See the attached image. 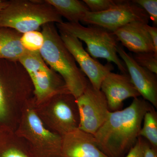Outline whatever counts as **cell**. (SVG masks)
Here are the masks:
<instances>
[{
  "mask_svg": "<svg viewBox=\"0 0 157 157\" xmlns=\"http://www.w3.org/2000/svg\"><path fill=\"white\" fill-rule=\"evenodd\" d=\"M152 105L143 98H134L123 109L109 111L94 135L97 145L108 157H125L139 137L144 117Z\"/></svg>",
  "mask_w": 157,
  "mask_h": 157,
  "instance_id": "6da1fadb",
  "label": "cell"
},
{
  "mask_svg": "<svg viewBox=\"0 0 157 157\" xmlns=\"http://www.w3.org/2000/svg\"><path fill=\"white\" fill-rule=\"evenodd\" d=\"M41 32L44 43L40 55L48 67L60 75L69 92L76 99L84 91L88 79L62 40L56 24L44 25Z\"/></svg>",
  "mask_w": 157,
  "mask_h": 157,
  "instance_id": "7a4b0ae2",
  "label": "cell"
},
{
  "mask_svg": "<svg viewBox=\"0 0 157 157\" xmlns=\"http://www.w3.org/2000/svg\"><path fill=\"white\" fill-rule=\"evenodd\" d=\"M62 22L61 16L45 0H11L0 12V27L21 34L40 31L46 24Z\"/></svg>",
  "mask_w": 157,
  "mask_h": 157,
  "instance_id": "3957f363",
  "label": "cell"
},
{
  "mask_svg": "<svg viewBox=\"0 0 157 157\" xmlns=\"http://www.w3.org/2000/svg\"><path fill=\"white\" fill-rule=\"evenodd\" d=\"M59 32L74 36L86 44V51L94 59L102 58L116 65L122 74H128L124 63L118 55L119 43L113 33L101 27H85L80 23L62 22L56 24Z\"/></svg>",
  "mask_w": 157,
  "mask_h": 157,
  "instance_id": "277c9868",
  "label": "cell"
},
{
  "mask_svg": "<svg viewBox=\"0 0 157 157\" xmlns=\"http://www.w3.org/2000/svg\"><path fill=\"white\" fill-rule=\"evenodd\" d=\"M18 61L29 77L37 105L45 104L59 94L70 93L63 78L48 67L39 52L27 51Z\"/></svg>",
  "mask_w": 157,
  "mask_h": 157,
  "instance_id": "5b68a950",
  "label": "cell"
},
{
  "mask_svg": "<svg viewBox=\"0 0 157 157\" xmlns=\"http://www.w3.org/2000/svg\"><path fill=\"white\" fill-rule=\"evenodd\" d=\"M33 91L28 74L18 61L0 59V126L8 121L9 104L15 97Z\"/></svg>",
  "mask_w": 157,
  "mask_h": 157,
  "instance_id": "8992f818",
  "label": "cell"
},
{
  "mask_svg": "<svg viewBox=\"0 0 157 157\" xmlns=\"http://www.w3.org/2000/svg\"><path fill=\"white\" fill-rule=\"evenodd\" d=\"M18 131L20 135L25 137L40 154L47 157H61L62 136L46 128L33 109H26Z\"/></svg>",
  "mask_w": 157,
  "mask_h": 157,
  "instance_id": "52a82bcc",
  "label": "cell"
},
{
  "mask_svg": "<svg viewBox=\"0 0 157 157\" xmlns=\"http://www.w3.org/2000/svg\"><path fill=\"white\" fill-rule=\"evenodd\" d=\"M76 102L79 113L78 128L94 135L110 111L104 93L94 87L89 81L84 91L76 98Z\"/></svg>",
  "mask_w": 157,
  "mask_h": 157,
  "instance_id": "ba28073f",
  "label": "cell"
},
{
  "mask_svg": "<svg viewBox=\"0 0 157 157\" xmlns=\"http://www.w3.org/2000/svg\"><path fill=\"white\" fill-rule=\"evenodd\" d=\"M149 17L142 8L132 1H125L111 9L99 13L89 11L82 23L101 27L114 33L130 23L141 21L148 24Z\"/></svg>",
  "mask_w": 157,
  "mask_h": 157,
  "instance_id": "9c48e42d",
  "label": "cell"
},
{
  "mask_svg": "<svg viewBox=\"0 0 157 157\" xmlns=\"http://www.w3.org/2000/svg\"><path fill=\"white\" fill-rule=\"evenodd\" d=\"M61 38L80 70L87 76L89 81L94 87L101 90L102 82L108 73L114 69L110 63L103 65L90 56L85 50L81 41L70 34L59 32Z\"/></svg>",
  "mask_w": 157,
  "mask_h": 157,
  "instance_id": "30bf717a",
  "label": "cell"
},
{
  "mask_svg": "<svg viewBox=\"0 0 157 157\" xmlns=\"http://www.w3.org/2000/svg\"><path fill=\"white\" fill-rule=\"evenodd\" d=\"M51 125L58 135L63 136L78 128L79 113L76 98L70 93L59 94L49 101Z\"/></svg>",
  "mask_w": 157,
  "mask_h": 157,
  "instance_id": "8fae6325",
  "label": "cell"
},
{
  "mask_svg": "<svg viewBox=\"0 0 157 157\" xmlns=\"http://www.w3.org/2000/svg\"><path fill=\"white\" fill-rule=\"evenodd\" d=\"M117 52L124 63L132 83L140 95L157 108V75L138 65L133 55L127 52L120 44L118 45Z\"/></svg>",
  "mask_w": 157,
  "mask_h": 157,
  "instance_id": "7c38bea8",
  "label": "cell"
},
{
  "mask_svg": "<svg viewBox=\"0 0 157 157\" xmlns=\"http://www.w3.org/2000/svg\"><path fill=\"white\" fill-rule=\"evenodd\" d=\"M101 90L106 98L109 110L112 112L121 110L127 99L140 96L128 74L110 72L102 82Z\"/></svg>",
  "mask_w": 157,
  "mask_h": 157,
  "instance_id": "4fadbf2b",
  "label": "cell"
},
{
  "mask_svg": "<svg viewBox=\"0 0 157 157\" xmlns=\"http://www.w3.org/2000/svg\"><path fill=\"white\" fill-rule=\"evenodd\" d=\"M61 157H108L98 147L94 135L78 128L62 136Z\"/></svg>",
  "mask_w": 157,
  "mask_h": 157,
  "instance_id": "5bb4252c",
  "label": "cell"
},
{
  "mask_svg": "<svg viewBox=\"0 0 157 157\" xmlns=\"http://www.w3.org/2000/svg\"><path fill=\"white\" fill-rule=\"evenodd\" d=\"M141 21H134L128 24L113 33L123 46L135 53L154 52L155 50L146 25Z\"/></svg>",
  "mask_w": 157,
  "mask_h": 157,
  "instance_id": "9a60e30c",
  "label": "cell"
},
{
  "mask_svg": "<svg viewBox=\"0 0 157 157\" xmlns=\"http://www.w3.org/2000/svg\"><path fill=\"white\" fill-rule=\"evenodd\" d=\"M22 35L14 29L0 27V59L19 61L27 51L21 41Z\"/></svg>",
  "mask_w": 157,
  "mask_h": 157,
  "instance_id": "2e32d148",
  "label": "cell"
},
{
  "mask_svg": "<svg viewBox=\"0 0 157 157\" xmlns=\"http://www.w3.org/2000/svg\"><path fill=\"white\" fill-rule=\"evenodd\" d=\"M61 17L71 23H80L90 11L83 1L79 0H45Z\"/></svg>",
  "mask_w": 157,
  "mask_h": 157,
  "instance_id": "e0dca14e",
  "label": "cell"
},
{
  "mask_svg": "<svg viewBox=\"0 0 157 157\" xmlns=\"http://www.w3.org/2000/svg\"><path fill=\"white\" fill-rule=\"evenodd\" d=\"M143 122L139 137L147 140L152 146L157 149V113L153 106L144 114Z\"/></svg>",
  "mask_w": 157,
  "mask_h": 157,
  "instance_id": "ac0fdd59",
  "label": "cell"
},
{
  "mask_svg": "<svg viewBox=\"0 0 157 157\" xmlns=\"http://www.w3.org/2000/svg\"><path fill=\"white\" fill-rule=\"evenodd\" d=\"M21 41L26 50L39 52L44 43V37L41 31H31L22 34Z\"/></svg>",
  "mask_w": 157,
  "mask_h": 157,
  "instance_id": "d6986e66",
  "label": "cell"
},
{
  "mask_svg": "<svg viewBox=\"0 0 157 157\" xmlns=\"http://www.w3.org/2000/svg\"><path fill=\"white\" fill-rule=\"evenodd\" d=\"M133 58L138 65L157 74V55L154 52L135 53Z\"/></svg>",
  "mask_w": 157,
  "mask_h": 157,
  "instance_id": "ffe728a7",
  "label": "cell"
},
{
  "mask_svg": "<svg viewBox=\"0 0 157 157\" xmlns=\"http://www.w3.org/2000/svg\"><path fill=\"white\" fill-rule=\"evenodd\" d=\"M124 0H83L90 11L99 13L107 11L122 2Z\"/></svg>",
  "mask_w": 157,
  "mask_h": 157,
  "instance_id": "44dd1931",
  "label": "cell"
},
{
  "mask_svg": "<svg viewBox=\"0 0 157 157\" xmlns=\"http://www.w3.org/2000/svg\"><path fill=\"white\" fill-rule=\"evenodd\" d=\"M132 2L142 8L148 14L154 24L157 25V0H133Z\"/></svg>",
  "mask_w": 157,
  "mask_h": 157,
  "instance_id": "7402d4cb",
  "label": "cell"
},
{
  "mask_svg": "<svg viewBox=\"0 0 157 157\" xmlns=\"http://www.w3.org/2000/svg\"><path fill=\"white\" fill-rule=\"evenodd\" d=\"M142 138L139 137L135 145L125 157H142Z\"/></svg>",
  "mask_w": 157,
  "mask_h": 157,
  "instance_id": "603a6c76",
  "label": "cell"
},
{
  "mask_svg": "<svg viewBox=\"0 0 157 157\" xmlns=\"http://www.w3.org/2000/svg\"><path fill=\"white\" fill-rule=\"evenodd\" d=\"M142 138V157H157V149L152 146L147 140Z\"/></svg>",
  "mask_w": 157,
  "mask_h": 157,
  "instance_id": "cb8c5ba5",
  "label": "cell"
},
{
  "mask_svg": "<svg viewBox=\"0 0 157 157\" xmlns=\"http://www.w3.org/2000/svg\"><path fill=\"white\" fill-rule=\"evenodd\" d=\"M146 29L154 46L155 51L157 53V27L155 26H151L148 25V24H147L146 25Z\"/></svg>",
  "mask_w": 157,
  "mask_h": 157,
  "instance_id": "d4e9b609",
  "label": "cell"
},
{
  "mask_svg": "<svg viewBox=\"0 0 157 157\" xmlns=\"http://www.w3.org/2000/svg\"><path fill=\"white\" fill-rule=\"evenodd\" d=\"M9 3V1H3L0 0V12L7 7Z\"/></svg>",
  "mask_w": 157,
  "mask_h": 157,
  "instance_id": "484cf974",
  "label": "cell"
},
{
  "mask_svg": "<svg viewBox=\"0 0 157 157\" xmlns=\"http://www.w3.org/2000/svg\"><path fill=\"white\" fill-rule=\"evenodd\" d=\"M2 130H1V129H0V133H1V132H2Z\"/></svg>",
  "mask_w": 157,
  "mask_h": 157,
  "instance_id": "4316f807",
  "label": "cell"
}]
</instances>
